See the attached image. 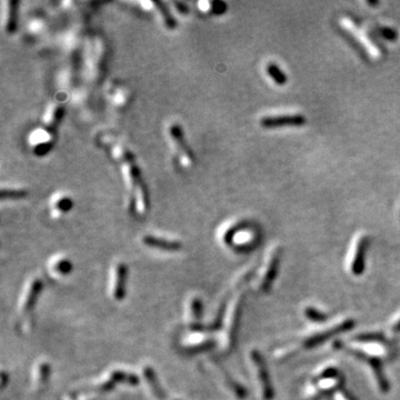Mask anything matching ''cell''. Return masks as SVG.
I'll use <instances>...</instances> for the list:
<instances>
[{"label":"cell","mask_w":400,"mask_h":400,"mask_svg":"<svg viewBox=\"0 0 400 400\" xmlns=\"http://www.w3.org/2000/svg\"><path fill=\"white\" fill-rule=\"evenodd\" d=\"M356 326L355 318L350 316H340L330 319L325 325L314 326L310 330L283 342L275 349L272 358L278 363L291 359L300 353L313 350L331 339L343 335Z\"/></svg>","instance_id":"6da1fadb"},{"label":"cell","mask_w":400,"mask_h":400,"mask_svg":"<svg viewBox=\"0 0 400 400\" xmlns=\"http://www.w3.org/2000/svg\"><path fill=\"white\" fill-rule=\"evenodd\" d=\"M346 382V376L338 366L327 363L311 372L303 388V400H322L332 397L341 390Z\"/></svg>","instance_id":"7a4b0ae2"},{"label":"cell","mask_w":400,"mask_h":400,"mask_svg":"<svg viewBox=\"0 0 400 400\" xmlns=\"http://www.w3.org/2000/svg\"><path fill=\"white\" fill-rule=\"evenodd\" d=\"M349 347L358 350L369 357L381 361H390L397 357L398 348L396 341L389 338L386 333L378 331L360 332L354 335L346 342Z\"/></svg>","instance_id":"3957f363"},{"label":"cell","mask_w":400,"mask_h":400,"mask_svg":"<svg viewBox=\"0 0 400 400\" xmlns=\"http://www.w3.org/2000/svg\"><path fill=\"white\" fill-rule=\"evenodd\" d=\"M120 161L132 197V208L140 215L146 214L149 210V197L135 157L129 150L122 148L120 149Z\"/></svg>","instance_id":"277c9868"},{"label":"cell","mask_w":400,"mask_h":400,"mask_svg":"<svg viewBox=\"0 0 400 400\" xmlns=\"http://www.w3.org/2000/svg\"><path fill=\"white\" fill-rule=\"evenodd\" d=\"M333 347L336 350L348 355L350 358H353L355 361H357V363L365 367V370L369 375L372 385H374V388L378 392L381 394L389 392V390H390V382H389L388 377L386 376L385 368H383V361L369 357V356L360 353L358 350L353 349L346 342L341 340H336L333 343Z\"/></svg>","instance_id":"5b68a950"},{"label":"cell","mask_w":400,"mask_h":400,"mask_svg":"<svg viewBox=\"0 0 400 400\" xmlns=\"http://www.w3.org/2000/svg\"><path fill=\"white\" fill-rule=\"evenodd\" d=\"M282 257V248L280 244L275 243L266 253L263 264L257 274L254 276V288L259 293L268 292L279 274Z\"/></svg>","instance_id":"8992f818"},{"label":"cell","mask_w":400,"mask_h":400,"mask_svg":"<svg viewBox=\"0 0 400 400\" xmlns=\"http://www.w3.org/2000/svg\"><path fill=\"white\" fill-rule=\"evenodd\" d=\"M369 243L370 238L365 232L357 233L353 239L346 260H344V268L352 277H360L366 271Z\"/></svg>","instance_id":"52a82bcc"},{"label":"cell","mask_w":400,"mask_h":400,"mask_svg":"<svg viewBox=\"0 0 400 400\" xmlns=\"http://www.w3.org/2000/svg\"><path fill=\"white\" fill-rule=\"evenodd\" d=\"M249 360L253 367L254 377L257 386L259 398L261 400H274L275 387L271 380L270 371L266 364L263 354L259 350L253 349L249 353Z\"/></svg>","instance_id":"ba28073f"},{"label":"cell","mask_w":400,"mask_h":400,"mask_svg":"<svg viewBox=\"0 0 400 400\" xmlns=\"http://www.w3.org/2000/svg\"><path fill=\"white\" fill-rule=\"evenodd\" d=\"M222 240L227 246L242 252L253 249L259 242V235L254 228H248L243 224H235L225 231Z\"/></svg>","instance_id":"9c48e42d"},{"label":"cell","mask_w":400,"mask_h":400,"mask_svg":"<svg viewBox=\"0 0 400 400\" xmlns=\"http://www.w3.org/2000/svg\"><path fill=\"white\" fill-rule=\"evenodd\" d=\"M244 302V294L242 291H238L232 298L230 306L226 313V326H225V349L230 352L235 347L237 340V333L242 315V307Z\"/></svg>","instance_id":"30bf717a"},{"label":"cell","mask_w":400,"mask_h":400,"mask_svg":"<svg viewBox=\"0 0 400 400\" xmlns=\"http://www.w3.org/2000/svg\"><path fill=\"white\" fill-rule=\"evenodd\" d=\"M169 136L174 147L177 152L178 158L180 160V164L185 167H191L194 165V156L191 152L190 147L183 137V132L179 125H171L169 127Z\"/></svg>","instance_id":"8fae6325"},{"label":"cell","mask_w":400,"mask_h":400,"mask_svg":"<svg viewBox=\"0 0 400 400\" xmlns=\"http://www.w3.org/2000/svg\"><path fill=\"white\" fill-rule=\"evenodd\" d=\"M307 119L302 114H279L265 116L260 119V126L266 129L283 127H303Z\"/></svg>","instance_id":"7c38bea8"},{"label":"cell","mask_w":400,"mask_h":400,"mask_svg":"<svg viewBox=\"0 0 400 400\" xmlns=\"http://www.w3.org/2000/svg\"><path fill=\"white\" fill-rule=\"evenodd\" d=\"M341 24L344 29L348 30L352 35H354V37L357 36V40L360 43H363V46H366L367 50H368L371 56H374V57H379L380 50L378 49L376 43L372 41V39L369 37L368 32L366 30L360 29L359 26L355 25V22L349 18H343L341 20Z\"/></svg>","instance_id":"4fadbf2b"},{"label":"cell","mask_w":400,"mask_h":400,"mask_svg":"<svg viewBox=\"0 0 400 400\" xmlns=\"http://www.w3.org/2000/svg\"><path fill=\"white\" fill-rule=\"evenodd\" d=\"M127 279H128V268L125 264L119 263L115 266L114 270V285H113V296L116 300L124 299L127 291Z\"/></svg>","instance_id":"5bb4252c"},{"label":"cell","mask_w":400,"mask_h":400,"mask_svg":"<svg viewBox=\"0 0 400 400\" xmlns=\"http://www.w3.org/2000/svg\"><path fill=\"white\" fill-rule=\"evenodd\" d=\"M142 242L146 244L147 247L156 248L159 250H164V252H178L180 250L182 244L180 241L171 240V239H166L163 237H157L153 235H147L142 238Z\"/></svg>","instance_id":"9a60e30c"},{"label":"cell","mask_w":400,"mask_h":400,"mask_svg":"<svg viewBox=\"0 0 400 400\" xmlns=\"http://www.w3.org/2000/svg\"><path fill=\"white\" fill-rule=\"evenodd\" d=\"M302 315L304 318L309 321L314 326L325 325L329 321V316L322 309L316 307L314 305H306L302 310Z\"/></svg>","instance_id":"2e32d148"},{"label":"cell","mask_w":400,"mask_h":400,"mask_svg":"<svg viewBox=\"0 0 400 400\" xmlns=\"http://www.w3.org/2000/svg\"><path fill=\"white\" fill-rule=\"evenodd\" d=\"M42 289V282L40 279H33L31 283L28 288L26 297L24 299V303L21 306V310L24 313H29V311L33 308V306L37 303V299L39 297V294L41 292Z\"/></svg>","instance_id":"e0dca14e"},{"label":"cell","mask_w":400,"mask_h":400,"mask_svg":"<svg viewBox=\"0 0 400 400\" xmlns=\"http://www.w3.org/2000/svg\"><path fill=\"white\" fill-rule=\"evenodd\" d=\"M64 117V106L54 105L52 108L48 110L46 118H44L43 126L50 130H54L56 127L59 125L60 120Z\"/></svg>","instance_id":"ac0fdd59"},{"label":"cell","mask_w":400,"mask_h":400,"mask_svg":"<svg viewBox=\"0 0 400 400\" xmlns=\"http://www.w3.org/2000/svg\"><path fill=\"white\" fill-rule=\"evenodd\" d=\"M18 3L10 0L7 2V14H6V31L13 33L17 29V18H18Z\"/></svg>","instance_id":"d6986e66"},{"label":"cell","mask_w":400,"mask_h":400,"mask_svg":"<svg viewBox=\"0 0 400 400\" xmlns=\"http://www.w3.org/2000/svg\"><path fill=\"white\" fill-rule=\"evenodd\" d=\"M143 376H144V378H146L148 385H149L150 389H152V391L154 392L155 396L157 398L163 399L165 397V393L163 391V388H161V386L159 385L157 377H156V374L152 367H148V366L144 367Z\"/></svg>","instance_id":"ffe728a7"},{"label":"cell","mask_w":400,"mask_h":400,"mask_svg":"<svg viewBox=\"0 0 400 400\" xmlns=\"http://www.w3.org/2000/svg\"><path fill=\"white\" fill-rule=\"evenodd\" d=\"M266 72L267 75H268L272 81H274L276 85L278 86H283L286 85L287 81H288V77L285 74V72L282 71V69L280 68L279 66L275 63H268L266 66Z\"/></svg>","instance_id":"44dd1931"},{"label":"cell","mask_w":400,"mask_h":400,"mask_svg":"<svg viewBox=\"0 0 400 400\" xmlns=\"http://www.w3.org/2000/svg\"><path fill=\"white\" fill-rule=\"evenodd\" d=\"M109 378L115 383L124 382V383H129V385H131V386H136L139 382V378L136 375H132V374H129V372L121 371V370L113 371L110 374Z\"/></svg>","instance_id":"7402d4cb"},{"label":"cell","mask_w":400,"mask_h":400,"mask_svg":"<svg viewBox=\"0 0 400 400\" xmlns=\"http://www.w3.org/2000/svg\"><path fill=\"white\" fill-rule=\"evenodd\" d=\"M153 5L155 6L156 9L158 10V13L160 14L161 18H163L165 26L168 28V29H175V28H176V20L174 19V17H172V15L170 14V11L167 9L165 4L158 3V2H154Z\"/></svg>","instance_id":"603a6c76"},{"label":"cell","mask_w":400,"mask_h":400,"mask_svg":"<svg viewBox=\"0 0 400 400\" xmlns=\"http://www.w3.org/2000/svg\"><path fill=\"white\" fill-rule=\"evenodd\" d=\"M386 335L394 340L400 335V310L394 314L386 327Z\"/></svg>","instance_id":"cb8c5ba5"},{"label":"cell","mask_w":400,"mask_h":400,"mask_svg":"<svg viewBox=\"0 0 400 400\" xmlns=\"http://www.w3.org/2000/svg\"><path fill=\"white\" fill-rule=\"evenodd\" d=\"M50 376V366L48 363H41L37 368L36 383L39 388H42L46 385Z\"/></svg>","instance_id":"d4e9b609"},{"label":"cell","mask_w":400,"mask_h":400,"mask_svg":"<svg viewBox=\"0 0 400 400\" xmlns=\"http://www.w3.org/2000/svg\"><path fill=\"white\" fill-rule=\"evenodd\" d=\"M53 269L55 271H57L60 275H67L71 271L72 265L68 259L61 258V259H58L57 261H55V264L53 265Z\"/></svg>","instance_id":"484cf974"},{"label":"cell","mask_w":400,"mask_h":400,"mask_svg":"<svg viewBox=\"0 0 400 400\" xmlns=\"http://www.w3.org/2000/svg\"><path fill=\"white\" fill-rule=\"evenodd\" d=\"M190 313L193 321H198L203 315V302L198 297H193L190 304Z\"/></svg>","instance_id":"4316f807"},{"label":"cell","mask_w":400,"mask_h":400,"mask_svg":"<svg viewBox=\"0 0 400 400\" xmlns=\"http://www.w3.org/2000/svg\"><path fill=\"white\" fill-rule=\"evenodd\" d=\"M2 199H21L27 197V191L22 189H3Z\"/></svg>","instance_id":"83f0119b"},{"label":"cell","mask_w":400,"mask_h":400,"mask_svg":"<svg viewBox=\"0 0 400 400\" xmlns=\"http://www.w3.org/2000/svg\"><path fill=\"white\" fill-rule=\"evenodd\" d=\"M379 33L381 35V37L388 39V40H396L398 37L396 30H393L392 28H389L386 26L379 27Z\"/></svg>","instance_id":"f1b7e54d"},{"label":"cell","mask_w":400,"mask_h":400,"mask_svg":"<svg viewBox=\"0 0 400 400\" xmlns=\"http://www.w3.org/2000/svg\"><path fill=\"white\" fill-rule=\"evenodd\" d=\"M331 400H358L353 393H350L346 389H341V390L337 391L331 397Z\"/></svg>","instance_id":"f546056e"},{"label":"cell","mask_w":400,"mask_h":400,"mask_svg":"<svg viewBox=\"0 0 400 400\" xmlns=\"http://www.w3.org/2000/svg\"><path fill=\"white\" fill-rule=\"evenodd\" d=\"M56 205L57 206H55V208H58L60 213H65L71 207V202L67 197H63L56 203Z\"/></svg>","instance_id":"4dcf8cb0"},{"label":"cell","mask_w":400,"mask_h":400,"mask_svg":"<svg viewBox=\"0 0 400 400\" xmlns=\"http://www.w3.org/2000/svg\"><path fill=\"white\" fill-rule=\"evenodd\" d=\"M7 379H8L7 374H6L5 371H3V372H2V387H3V388H5L6 383H7Z\"/></svg>","instance_id":"1f68e13d"}]
</instances>
